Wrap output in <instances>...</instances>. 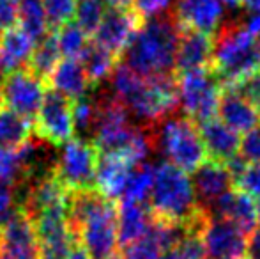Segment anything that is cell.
<instances>
[{
    "label": "cell",
    "mask_w": 260,
    "mask_h": 259,
    "mask_svg": "<svg viewBox=\"0 0 260 259\" xmlns=\"http://www.w3.org/2000/svg\"><path fill=\"white\" fill-rule=\"evenodd\" d=\"M55 34H57L62 57H68V59H80L89 45V34L76 21L64 23L55 31Z\"/></svg>",
    "instance_id": "29"
},
{
    "label": "cell",
    "mask_w": 260,
    "mask_h": 259,
    "mask_svg": "<svg viewBox=\"0 0 260 259\" xmlns=\"http://www.w3.org/2000/svg\"><path fill=\"white\" fill-rule=\"evenodd\" d=\"M43 6L52 31L71 21L76 13V0H43Z\"/></svg>",
    "instance_id": "33"
},
{
    "label": "cell",
    "mask_w": 260,
    "mask_h": 259,
    "mask_svg": "<svg viewBox=\"0 0 260 259\" xmlns=\"http://www.w3.org/2000/svg\"><path fill=\"white\" fill-rule=\"evenodd\" d=\"M149 206L154 218L179 224H188L202 213L191 178L167 160L156 165Z\"/></svg>",
    "instance_id": "4"
},
{
    "label": "cell",
    "mask_w": 260,
    "mask_h": 259,
    "mask_svg": "<svg viewBox=\"0 0 260 259\" xmlns=\"http://www.w3.org/2000/svg\"><path fill=\"white\" fill-rule=\"evenodd\" d=\"M18 25V0H0V28L7 31Z\"/></svg>",
    "instance_id": "39"
},
{
    "label": "cell",
    "mask_w": 260,
    "mask_h": 259,
    "mask_svg": "<svg viewBox=\"0 0 260 259\" xmlns=\"http://www.w3.org/2000/svg\"><path fill=\"white\" fill-rule=\"evenodd\" d=\"M214 34L181 28L175 53V75L199 68H212Z\"/></svg>",
    "instance_id": "15"
},
{
    "label": "cell",
    "mask_w": 260,
    "mask_h": 259,
    "mask_svg": "<svg viewBox=\"0 0 260 259\" xmlns=\"http://www.w3.org/2000/svg\"><path fill=\"white\" fill-rule=\"evenodd\" d=\"M55 158V176L69 192L96 190L100 151L90 140L71 138Z\"/></svg>",
    "instance_id": "8"
},
{
    "label": "cell",
    "mask_w": 260,
    "mask_h": 259,
    "mask_svg": "<svg viewBox=\"0 0 260 259\" xmlns=\"http://www.w3.org/2000/svg\"><path fill=\"white\" fill-rule=\"evenodd\" d=\"M108 9H129L131 0H103Z\"/></svg>",
    "instance_id": "43"
},
{
    "label": "cell",
    "mask_w": 260,
    "mask_h": 259,
    "mask_svg": "<svg viewBox=\"0 0 260 259\" xmlns=\"http://www.w3.org/2000/svg\"><path fill=\"white\" fill-rule=\"evenodd\" d=\"M68 220L73 233L85 245L92 259L115 256L119 247V206L100 190L69 194Z\"/></svg>",
    "instance_id": "1"
},
{
    "label": "cell",
    "mask_w": 260,
    "mask_h": 259,
    "mask_svg": "<svg viewBox=\"0 0 260 259\" xmlns=\"http://www.w3.org/2000/svg\"><path fill=\"white\" fill-rule=\"evenodd\" d=\"M239 155L248 163H260V125L241 137Z\"/></svg>",
    "instance_id": "38"
},
{
    "label": "cell",
    "mask_w": 260,
    "mask_h": 259,
    "mask_svg": "<svg viewBox=\"0 0 260 259\" xmlns=\"http://www.w3.org/2000/svg\"><path fill=\"white\" fill-rule=\"evenodd\" d=\"M243 7L251 13H257L260 11V0H243Z\"/></svg>",
    "instance_id": "44"
},
{
    "label": "cell",
    "mask_w": 260,
    "mask_h": 259,
    "mask_svg": "<svg viewBox=\"0 0 260 259\" xmlns=\"http://www.w3.org/2000/svg\"><path fill=\"white\" fill-rule=\"evenodd\" d=\"M161 254H163L161 247L157 245L151 236L145 235L144 238L122 247L120 259H159Z\"/></svg>",
    "instance_id": "34"
},
{
    "label": "cell",
    "mask_w": 260,
    "mask_h": 259,
    "mask_svg": "<svg viewBox=\"0 0 260 259\" xmlns=\"http://www.w3.org/2000/svg\"><path fill=\"white\" fill-rule=\"evenodd\" d=\"M27 178L23 156L20 148H4L0 146V183L21 187Z\"/></svg>",
    "instance_id": "30"
},
{
    "label": "cell",
    "mask_w": 260,
    "mask_h": 259,
    "mask_svg": "<svg viewBox=\"0 0 260 259\" xmlns=\"http://www.w3.org/2000/svg\"><path fill=\"white\" fill-rule=\"evenodd\" d=\"M255 107H257V110H258V116H260V101H257V103H255Z\"/></svg>",
    "instance_id": "47"
},
{
    "label": "cell",
    "mask_w": 260,
    "mask_h": 259,
    "mask_svg": "<svg viewBox=\"0 0 260 259\" xmlns=\"http://www.w3.org/2000/svg\"><path fill=\"white\" fill-rule=\"evenodd\" d=\"M191 174L197 200L204 211H207L219 197L234 188V178L226 163L209 158Z\"/></svg>",
    "instance_id": "14"
},
{
    "label": "cell",
    "mask_w": 260,
    "mask_h": 259,
    "mask_svg": "<svg viewBox=\"0 0 260 259\" xmlns=\"http://www.w3.org/2000/svg\"><path fill=\"white\" fill-rule=\"evenodd\" d=\"M200 236L211 259H246V233L226 218L209 215Z\"/></svg>",
    "instance_id": "11"
},
{
    "label": "cell",
    "mask_w": 260,
    "mask_h": 259,
    "mask_svg": "<svg viewBox=\"0 0 260 259\" xmlns=\"http://www.w3.org/2000/svg\"><path fill=\"white\" fill-rule=\"evenodd\" d=\"M219 119L239 133H246L260 125L258 110L246 96L236 89H223L218 107Z\"/></svg>",
    "instance_id": "21"
},
{
    "label": "cell",
    "mask_w": 260,
    "mask_h": 259,
    "mask_svg": "<svg viewBox=\"0 0 260 259\" xmlns=\"http://www.w3.org/2000/svg\"><path fill=\"white\" fill-rule=\"evenodd\" d=\"M2 36H4V31L0 28V43H2Z\"/></svg>",
    "instance_id": "48"
},
{
    "label": "cell",
    "mask_w": 260,
    "mask_h": 259,
    "mask_svg": "<svg viewBox=\"0 0 260 259\" xmlns=\"http://www.w3.org/2000/svg\"><path fill=\"white\" fill-rule=\"evenodd\" d=\"M179 34L181 25L174 11L142 21L140 28L122 53L124 64L145 78L175 75Z\"/></svg>",
    "instance_id": "2"
},
{
    "label": "cell",
    "mask_w": 260,
    "mask_h": 259,
    "mask_svg": "<svg viewBox=\"0 0 260 259\" xmlns=\"http://www.w3.org/2000/svg\"><path fill=\"white\" fill-rule=\"evenodd\" d=\"M174 13L181 28L216 34L221 27L223 2L221 0H177Z\"/></svg>",
    "instance_id": "16"
},
{
    "label": "cell",
    "mask_w": 260,
    "mask_h": 259,
    "mask_svg": "<svg viewBox=\"0 0 260 259\" xmlns=\"http://www.w3.org/2000/svg\"><path fill=\"white\" fill-rule=\"evenodd\" d=\"M124 107L138 126L154 128L179 107V83L175 75L145 78L138 93Z\"/></svg>",
    "instance_id": "6"
},
{
    "label": "cell",
    "mask_w": 260,
    "mask_h": 259,
    "mask_svg": "<svg viewBox=\"0 0 260 259\" xmlns=\"http://www.w3.org/2000/svg\"><path fill=\"white\" fill-rule=\"evenodd\" d=\"M246 259H260V225L250 233L246 240Z\"/></svg>",
    "instance_id": "40"
},
{
    "label": "cell",
    "mask_w": 260,
    "mask_h": 259,
    "mask_svg": "<svg viewBox=\"0 0 260 259\" xmlns=\"http://www.w3.org/2000/svg\"><path fill=\"white\" fill-rule=\"evenodd\" d=\"M154 142L156 149H159L167 162L174 163L184 172H195L209 160L199 126L184 114H172L156 125Z\"/></svg>",
    "instance_id": "5"
},
{
    "label": "cell",
    "mask_w": 260,
    "mask_h": 259,
    "mask_svg": "<svg viewBox=\"0 0 260 259\" xmlns=\"http://www.w3.org/2000/svg\"><path fill=\"white\" fill-rule=\"evenodd\" d=\"M0 252L16 259H39L36 224L20 206L0 225Z\"/></svg>",
    "instance_id": "12"
},
{
    "label": "cell",
    "mask_w": 260,
    "mask_h": 259,
    "mask_svg": "<svg viewBox=\"0 0 260 259\" xmlns=\"http://www.w3.org/2000/svg\"><path fill=\"white\" fill-rule=\"evenodd\" d=\"M199 131L206 144L207 155L211 160L226 163L239 155L241 148V135L239 131L230 128L221 119L212 118L207 121L199 123Z\"/></svg>",
    "instance_id": "19"
},
{
    "label": "cell",
    "mask_w": 260,
    "mask_h": 259,
    "mask_svg": "<svg viewBox=\"0 0 260 259\" xmlns=\"http://www.w3.org/2000/svg\"><path fill=\"white\" fill-rule=\"evenodd\" d=\"M246 28H248V31H250L253 36H257V38H260V11H257V13H253L250 18H248Z\"/></svg>",
    "instance_id": "41"
},
{
    "label": "cell",
    "mask_w": 260,
    "mask_h": 259,
    "mask_svg": "<svg viewBox=\"0 0 260 259\" xmlns=\"http://www.w3.org/2000/svg\"><path fill=\"white\" fill-rule=\"evenodd\" d=\"M18 25L36 41L45 38L52 28L48 25L43 0H18Z\"/></svg>",
    "instance_id": "27"
},
{
    "label": "cell",
    "mask_w": 260,
    "mask_h": 259,
    "mask_svg": "<svg viewBox=\"0 0 260 259\" xmlns=\"http://www.w3.org/2000/svg\"><path fill=\"white\" fill-rule=\"evenodd\" d=\"M20 206V194L16 185L0 183V225Z\"/></svg>",
    "instance_id": "37"
},
{
    "label": "cell",
    "mask_w": 260,
    "mask_h": 259,
    "mask_svg": "<svg viewBox=\"0 0 260 259\" xmlns=\"http://www.w3.org/2000/svg\"><path fill=\"white\" fill-rule=\"evenodd\" d=\"M46 85V80L39 78L30 69H18L4 76L0 103L34 123L48 91Z\"/></svg>",
    "instance_id": "9"
},
{
    "label": "cell",
    "mask_w": 260,
    "mask_h": 259,
    "mask_svg": "<svg viewBox=\"0 0 260 259\" xmlns=\"http://www.w3.org/2000/svg\"><path fill=\"white\" fill-rule=\"evenodd\" d=\"M204 259H211V257H204Z\"/></svg>",
    "instance_id": "51"
},
{
    "label": "cell",
    "mask_w": 260,
    "mask_h": 259,
    "mask_svg": "<svg viewBox=\"0 0 260 259\" xmlns=\"http://www.w3.org/2000/svg\"><path fill=\"white\" fill-rule=\"evenodd\" d=\"M62 61V52L57 41L55 31H50L43 39L36 43L34 53L28 63V69L43 80H48V76L53 73L57 64Z\"/></svg>",
    "instance_id": "26"
},
{
    "label": "cell",
    "mask_w": 260,
    "mask_h": 259,
    "mask_svg": "<svg viewBox=\"0 0 260 259\" xmlns=\"http://www.w3.org/2000/svg\"><path fill=\"white\" fill-rule=\"evenodd\" d=\"M106 6L103 0H76V23L89 36H94L103 21Z\"/></svg>",
    "instance_id": "31"
},
{
    "label": "cell",
    "mask_w": 260,
    "mask_h": 259,
    "mask_svg": "<svg viewBox=\"0 0 260 259\" xmlns=\"http://www.w3.org/2000/svg\"><path fill=\"white\" fill-rule=\"evenodd\" d=\"M2 76H4V75H0V89H2V80H4Z\"/></svg>",
    "instance_id": "49"
},
{
    "label": "cell",
    "mask_w": 260,
    "mask_h": 259,
    "mask_svg": "<svg viewBox=\"0 0 260 259\" xmlns=\"http://www.w3.org/2000/svg\"><path fill=\"white\" fill-rule=\"evenodd\" d=\"M174 2L177 0H131V9L142 21H145L170 13Z\"/></svg>",
    "instance_id": "36"
},
{
    "label": "cell",
    "mask_w": 260,
    "mask_h": 259,
    "mask_svg": "<svg viewBox=\"0 0 260 259\" xmlns=\"http://www.w3.org/2000/svg\"><path fill=\"white\" fill-rule=\"evenodd\" d=\"M147 203H119V247H126L147 235L152 224Z\"/></svg>",
    "instance_id": "23"
},
{
    "label": "cell",
    "mask_w": 260,
    "mask_h": 259,
    "mask_svg": "<svg viewBox=\"0 0 260 259\" xmlns=\"http://www.w3.org/2000/svg\"><path fill=\"white\" fill-rule=\"evenodd\" d=\"M50 89L64 94L69 100H78L82 96H87L92 89L90 80L85 73V68L80 63V59H64L57 64L53 73L46 80Z\"/></svg>",
    "instance_id": "22"
},
{
    "label": "cell",
    "mask_w": 260,
    "mask_h": 259,
    "mask_svg": "<svg viewBox=\"0 0 260 259\" xmlns=\"http://www.w3.org/2000/svg\"><path fill=\"white\" fill-rule=\"evenodd\" d=\"M34 135L48 142L53 148H60L75 138V119H73V100L53 89L46 91L45 101L36 116Z\"/></svg>",
    "instance_id": "10"
},
{
    "label": "cell",
    "mask_w": 260,
    "mask_h": 259,
    "mask_svg": "<svg viewBox=\"0 0 260 259\" xmlns=\"http://www.w3.org/2000/svg\"><path fill=\"white\" fill-rule=\"evenodd\" d=\"M34 135L32 121L0 103V146L20 148Z\"/></svg>",
    "instance_id": "25"
},
{
    "label": "cell",
    "mask_w": 260,
    "mask_h": 259,
    "mask_svg": "<svg viewBox=\"0 0 260 259\" xmlns=\"http://www.w3.org/2000/svg\"><path fill=\"white\" fill-rule=\"evenodd\" d=\"M73 119L75 131L80 135H90L96 121V100L89 96H82L73 100Z\"/></svg>",
    "instance_id": "32"
},
{
    "label": "cell",
    "mask_w": 260,
    "mask_h": 259,
    "mask_svg": "<svg viewBox=\"0 0 260 259\" xmlns=\"http://www.w3.org/2000/svg\"><path fill=\"white\" fill-rule=\"evenodd\" d=\"M36 43L38 41L30 34H27L20 25L4 31L2 43H0V75L6 76L28 66Z\"/></svg>",
    "instance_id": "20"
},
{
    "label": "cell",
    "mask_w": 260,
    "mask_h": 259,
    "mask_svg": "<svg viewBox=\"0 0 260 259\" xmlns=\"http://www.w3.org/2000/svg\"><path fill=\"white\" fill-rule=\"evenodd\" d=\"M212 69L221 87H236L260 71V38L237 21L223 23L214 34Z\"/></svg>",
    "instance_id": "3"
},
{
    "label": "cell",
    "mask_w": 260,
    "mask_h": 259,
    "mask_svg": "<svg viewBox=\"0 0 260 259\" xmlns=\"http://www.w3.org/2000/svg\"><path fill=\"white\" fill-rule=\"evenodd\" d=\"M225 6L232 7V9H236V7H241L243 6V0H221Z\"/></svg>",
    "instance_id": "45"
},
{
    "label": "cell",
    "mask_w": 260,
    "mask_h": 259,
    "mask_svg": "<svg viewBox=\"0 0 260 259\" xmlns=\"http://www.w3.org/2000/svg\"><path fill=\"white\" fill-rule=\"evenodd\" d=\"M234 188L253 199H260V163H246V167L234 178Z\"/></svg>",
    "instance_id": "35"
},
{
    "label": "cell",
    "mask_w": 260,
    "mask_h": 259,
    "mask_svg": "<svg viewBox=\"0 0 260 259\" xmlns=\"http://www.w3.org/2000/svg\"><path fill=\"white\" fill-rule=\"evenodd\" d=\"M257 218H258V225H260V199L257 203Z\"/></svg>",
    "instance_id": "46"
},
{
    "label": "cell",
    "mask_w": 260,
    "mask_h": 259,
    "mask_svg": "<svg viewBox=\"0 0 260 259\" xmlns=\"http://www.w3.org/2000/svg\"><path fill=\"white\" fill-rule=\"evenodd\" d=\"M154 165L147 162L138 163L127 180L126 190L119 199V203H147L152 192V185H154Z\"/></svg>",
    "instance_id": "28"
},
{
    "label": "cell",
    "mask_w": 260,
    "mask_h": 259,
    "mask_svg": "<svg viewBox=\"0 0 260 259\" xmlns=\"http://www.w3.org/2000/svg\"><path fill=\"white\" fill-rule=\"evenodd\" d=\"M159 259H191V257H189L182 249H179V247H174V249L165 250V252L161 254Z\"/></svg>",
    "instance_id": "42"
},
{
    "label": "cell",
    "mask_w": 260,
    "mask_h": 259,
    "mask_svg": "<svg viewBox=\"0 0 260 259\" xmlns=\"http://www.w3.org/2000/svg\"><path fill=\"white\" fill-rule=\"evenodd\" d=\"M142 20L131 9H106L103 21L94 32V41L103 45L117 57L126 52L127 45L140 28Z\"/></svg>",
    "instance_id": "13"
},
{
    "label": "cell",
    "mask_w": 260,
    "mask_h": 259,
    "mask_svg": "<svg viewBox=\"0 0 260 259\" xmlns=\"http://www.w3.org/2000/svg\"><path fill=\"white\" fill-rule=\"evenodd\" d=\"M138 163L131 162L122 153H100L96 172V188L105 197L119 200L126 190L127 180Z\"/></svg>",
    "instance_id": "17"
},
{
    "label": "cell",
    "mask_w": 260,
    "mask_h": 259,
    "mask_svg": "<svg viewBox=\"0 0 260 259\" xmlns=\"http://www.w3.org/2000/svg\"><path fill=\"white\" fill-rule=\"evenodd\" d=\"M207 213L234 222L244 233H251L258 225L255 199L237 188H230L226 194H223L209 208Z\"/></svg>",
    "instance_id": "18"
},
{
    "label": "cell",
    "mask_w": 260,
    "mask_h": 259,
    "mask_svg": "<svg viewBox=\"0 0 260 259\" xmlns=\"http://www.w3.org/2000/svg\"><path fill=\"white\" fill-rule=\"evenodd\" d=\"M80 63L85 68V73L90 80V85L96 87L112 76L113 69L117 68V63H119V57L92 39V41H89L85 52L80 57Z\"/></svg>",
    "instance_id": "24"
},
{
    "label": "cell",
    "mask_w": 260,
    "mask_h": 259,
    "mask_svg": "<svg viewBox=\"0 0 260 259\" xmlns=\"http://www.w3.org/2000/svg\"><path fill=\"white\" fill-rule=\"evenodd\" d=\"M179 105L184 116L197 125L216 118L221 98V82L212 68H199L177 73Z\"/></svg>",
    "instance_id": "7"
},
{
    "label": "cell",
    "mask_w": 260,
    "mask_h": 259,
    "mask_svg": "<svg viewBox=\"0 0 260 259\" xmlns=\"http://www.w3.org/2000/svg\"><path fill=\"white\" fill-rule=\"evenodd\" d=\"M106 259H120L119 256H112V257H106Z\"/></svg>",
    "instance_id": "50"
}]
</instances>
